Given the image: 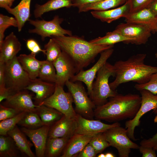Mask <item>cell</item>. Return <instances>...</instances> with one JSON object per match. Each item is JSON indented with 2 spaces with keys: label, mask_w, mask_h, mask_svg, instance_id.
Masks as SVG:
<instances>
[{
  "label": "cell",
  "mask_w": 157,
  "mask_h": 157,
  "mask_svg": "<svg viewBox=\"0 0 157 157\" xmlns=\"http://www.w3.org/2000/svg\"><path fill=\"white\" fill-rule=\"evenodd\" d=\"M25 134L17 125L7 133V135L13 138L21 153L29 157H35L36 155L31 149L33 144L27 139Z\"/></svg>",
  "instance_id": "25"
},
{
  "label": "cell",
  "mask_w": 157,
  "mask_h": 157,
  "mask_svg": "<svg viewBox=\"0 0 157 157\" xmlns=\"http://www.w3.org/2000/svg\"><path fill=\"white\" fill-rule=\"evenodd\" d=\"M101 0H71L72 6L78 7L83 4L93 3Z\"/></svg>",
  "instance_id": "46"
},
{
  "label": "cell",
  "mask_w": 157,
  "mask_h": 157,
  "mask_svg": "<svg viewBox=\"0 0 157 157\" xmlns=\"http://www.w3.org/2000/svg\"><path fill=\"white\" fill-rule=\"evenodd\" d=\"M38 77L43 81L55 83L56 74L53 63L47 60H43L39 70Z\"/></svg>",
  "instance_id": "32"
},
{
  "label": "cell",
  "mask_w": 157,
  "mask_h": 157,
  "mask_svg": "<svg viewBox=\"0 0 157 157\" xmlns=\"http://www.w3.org/2000/svg\"><path fill=\"white\" fill-rule=\"evenodd\" d=\"M135 89L138 91L147 90L154 94H157V72L153 74L146 83L135 85Z\"/></svg>",
  "instance_id": "37"
},
{
  "label": "cell",
  "mask_w": 157,
  "mask_h": 157,
  "mask_svg": "<svg viewBox=\"0 0 157 157\" xmlns=\"http://www.w3.org/2000/svg\"><path fill=\"white\" fill-rule=\"evenodd\" d=\"M115 30L131 39L129 43L137 45L145 44L153 31L151 27L133 23L126 22L118 25Z\"/></svg>",
  "instance_id": "11"
},
{
  "label": "cell",
  "mask_w": 157,
  "mask_h": 157,
  "mask_svg": "<svg viewBox=\"0 0 157 157\" xmlns=\"http://www.w3.org/2000/svg\"><path fill=\"white\" fill-rule=\"evenodd\" d=\"M65 85L73 98L76 113L85 118L92 119L94 117V110L96 106L88 97L81 82H73L69 80Z\"/></svg>",
  "instance_id": "6"
},
{
  "label": "cell",
  "mask_w": 157,
  "mask_h": 157,
  "mask_svg": "<svg viewBox=\"0 0 157 157\" xmlns=\"http://www.w3.org/2000/svg\"><path fill=\"white\" fill-rule=\"evenodd\" d=\"M54 91L40 105H45L55 109L66 116L76 118L77 113L73 107V98L69 92H65L63 86L56 85Z\"/></svg>",
  "instance_id": "8"
},
{
  "label": "cell",
  "mask_w": 157,
  "mask_h": 157,
  "mask_svg": "<svg viewBox=\"0 0 157 157\" xmlns=\"http://www.w3.org/2000/svg\"><path fill=\"white\" fill-rule=\"evenodd\" d=\"M8 27H9L8 26H0V44L4 39L5 31Z\"/></svg>",
  "instance_id": "48"
},
{
  "label": "cell",
  "mask_w": 157,
  "mask_h": 157,
  "mask_svg": "<svg viewBox=\"0 0 157 157\" xmlns=\"http://www.w3.org/2000/svg\"><path fill=\"white\" fill-rule=\"evenodd\" d=\"M47 60L53 62L60 56L62 52L59 44L52 38L44 46Z\"/></svg>",
  "instance_id": "34"
},
{
  "label": "cell",
  "mask_w": 157,
  "mask_h": 157,
  "mask_svg": "<svg viewBox=\"0 0 157 157\" xmlns=\"http://www.w3.org/2000/svg\"><path fill=\"white\" fill-rule=\"evenodd\" d=\"M56 74V79L55 84L62 86L66 82L77 73L74 63L65 52H62L53 62Z\"/></svg>",
  "instance_id": "14"
},
{
  "label": "cell",
  "mask_w": 157,
  "mask_h": 157,
  "mask_svg": "<svg viewBox=\"0 0 157 157\" xmlns=\"http://www.w3.org/2000/svg\"><path fill=\"white\" fill-rule=\"evenodd\" d=\"M77 126L76 118L69 117L63 115L50 127L48 137H68L75 133Z\"/></svg>",
  "instance_id": "17"
},
{
  "label": "cell",
  "mask_w": 157,
  "mask_h": 157,
  "mask_svg": "<svg viewBox=\"0 0 157 157\" xmlns=\"http://www.w3.org/2000/svg\"><path fill=\"white\" fill-rule=\"evenodd\" d=\"M127 0H101L84 4L78 7L79 12L89 10L104 11L116 8L125 3Z\"/></svg>",
  "instance_id": "26"
},
{
  "label": "cell",
  "mask_w": 157,
  "mask_h": 157,
  "mask_svg": "<svg viewBox=\"0 0 157 157\" xmlns=\"http://www.w3.org/2000/svg\"><path fill=\"white\" fill-rule=\"evenodd\" d=\"M26 45L27 48L31 52L36 54L40 52H42L44 54H46L45 50L44 49H42L38 43L34 39H31L27 40Z\"/></svg>",
  "instance_id": "42"
},
{
  "label": "cell",
  "mask_w": 157,
  "mask_h": 157,
  "mask_svg": "<svg viewBox=\"0 0 157 157\" xmlns=\"http://www.w3.org/2000/svg\"><path fill=\"white\" fill-rule=\"evenodd\" d=\"M69 138L68 137H48L46 146L45 157L60 156Z\"/></svg>",
  "instance_id": "28"
},
{
  "label": "cell",
  "mask_w": 157,
  "mask_h": 157,
  "mask_svg": "<svg viewBox=\"0 0 157 157\" xmlns=\"http://www.w3.org/2000/svg\"><path fill=\"white\" fill-rule=\"evenodd\" d=\"M50 126L43 125L39 128L32 129L22 127L21 130L30 139L34 145L36 156L45 157L47 140Z\"/></svg>",
  "instance_id": "16"
},
{
  "label": "cell",
  "mask_w": 157,
  "mask_h": 157,
  "mask_svg": "<svg viewBox=\"0 0 157 157\" xmlns=\"http://www.w3.org/2000/svg\"><path fill=\"white\" fill-rule=\"evenodd\" d=\"M26 113L25 112H22L14 117L1 121L0 135H8L7 133L18 124Z\"/></svg>",
  "instance_id": "35"
},
{
  "label": "cell",
  "mask_w": 157,
  "mask_h": 157,
  "mask_svg": "<svg viewBox=\"0 0 157 157\" xmlns=\"http://www.w3.org/2000/svg\"><path fill=\"white\" fill-rule=\"evenodd\" d=\"M140 92L141 100L139 109L134 118L125 123L127 135L130 139L134 141L137 140L134 136V131L135 127L140 124L141 118L149 111L157 108V94H154L145 90H141Z\"/></svg>",
  "instance_id": "10"
},
{
  "label": "cell",
  "mask_w": 157,
  "mask_h": 157,
  "mask_svg": "<svg viewBox=\"0 0 157 157\" xmlns=\"http://www.w3.org/2000/svg\"><path fill=\"white\" fill-rule=\"evenodd\" d=\"M36 113L44 125L50 126L63 115L56 110L43 105L37 107Z\"/></svg>",
  "instance_id": "29"
},
{
  "label": "cell",
  "mask_w": 157,
  "mask_h": 157,
  "mask_svg": "<svg viewBox=\"0 0 157 157\" xmlns=\"http://www.w3.org/2000/svg\"><path fill=\"white\" fill-rule=\"evenodd\" d=\"M89 143L93 147L97 154L101 153L106 148L110 146L103 133L94 135Z\"/></svg>",
  "instance_id": "36"
},
{
  "label": "cell",
  "mask_w": 157,
  "mask_h": 157,
  "mask_svg": "<svg viewBox=\"0 0 157 157\" xmlns=\"http://www.w3.org/2000/svg\"><path fill=\"white\" fill-rule=\"evenodd\" d=\"M140 144L143 146L152 148L157 151V133L151 138L142 140Z\"/></svg>",
  "instance_id": "43"
},
{
  "label": "cell",
  "mask_w": 157,
  "mask_h": 157,
  "mask_svg": "<svg viewBox=\"0 0 157 157\" xmlns=\"http://www.w3.org/2000/svg\"><path fill=\"white\" fill-rule=\"evenodd\" d=\"M13 26L17 27L18 26L17 22L15 17H10L0 14V26Z\"/></svg>",
  "instance_id": "40"
},
{
  "label": "cell",
  "mask_w": 157,
  "mask_h": 157,
  "mask_svg": "<svg viewBox=\"0 0 157 157\" xmlns=\"http://www.w3.org/2000/svg\"><path fill=\"white\" fill-rule=\"evenodd\" d=\"M17 124L32 129H37L44 125L38 114L34 112H26Z\"/></svg>",
  "instance_id": "33"
},
{
  "label": "cell",
  "mask_w": 157,
  "mask_h": 157,
  "mask_svg": "<svg viewBox=\"0 0 157 157\" xmlns=\"http://www.w3.org/2000/svg\"><path fill=\"white\" fill-rule=\"evenodd\" d=\"M32 0H21L19 3L13 8L8 7L5 9L13 15L16 19L19 32L22 30L30 16V5Z\"/></svg>",
  "instance_id": "24"
},
{
  "label": "cell",
  "mask_w": 157,
  "mask_h": 157,
  "mask_svg": "<svg viewBox=\"0 0 157 157\" xmlns=\"http://www.w3.org/2000/svg\"><path fill=\"white\" fill-rule=\"evenodd\" d=\"M15 0H0V7L6 9L8 7L11 8Z\"/></svg>",
  "instance_id": "47"
},
{
  "label": "cell",
  "mask_w": 157,
  "mask_h": 157,
  "mask_svg": "<svg viewBox=\"0 0 157 157\" xmlns=\"http://www.w3.org/2000/svg\"><path fill=\"white\" fill-rule=\"evenodd\" d=\"M109 99L104 104L96 107L94 115L96 119L110 122L132 119L139 109L141 100L139 95L131 93L118 94Z\"/></svg>",
  "instance_id": "3"
},
{
  "label": "cell",
  "mask_w": 157,
  "mask_h": 157,
  "mask_svg": "<svg viewBox=\"0 0 157 157\" xmlns=\"http://www.w3.org/2000/svg\"><path fill=\"white\" fill-rule=\"evenodd\" d=\"M55 87V83L46 82L37 78L32 80L24 89L31 91L35 94V96L33 97L34 103L36 105H39L53 93Z\"/></svg>",
  "instance_id": "18"
},
{
  "label": "cell",
  "mask_w": 157,
  "mask_h": 157,
  "mask_svg": "<svg viewBox=\"0 0 157 157\" xmlns=\"http://www.w3.org/2000/svg\"><path fill=\"white\" fill-rule=\"evenodd\" d=\"M4 75L5 86L11 95L24 89L32 80L17 56L4 63Z\"/></svg>",
  "instance_id": "5"
},
{
  "label": "cell",
  "mask_w": 157,
  "mask_h": 157,
  "mask_svg": "<svg viewBox=\"0 0 157 157\" xmlns=\"http://www.w3.org/2000/svg\"><path fill=\"white\" fill-rule=\"evenodd\" d=\"M35 55L36 53L31 52L28 54H21L17 57L22 68L32 80L38 77L39 70L43 61L37 59Z\"/></svg>",
  "instance_id": "23"
},
{
  "label": "cell",
  "mask_w": 157,
  "mask_h": 157,
  "mask_svg": "<svg viewBox=\"0 0 157 157\" xmlns=\"http://www.w3.org/2000/svg\"><path fill=\"white\" fill-rule=\"evenodd\" d=\"M98 157H105V154L101 153L97 156Z\"/></svg>",
  "instance_id": "52"
},
{
  "label": "cell",
  "mask_w": 157,
  "mask_h": 157,
  "mask_svg": "<svg viewBox=\"0 0 157 157\" xmlns=\"http://www.w3.org/2000/svg\"><path fill=\"white\" fill-rule=\"evenodd\" d=\"M5 86L4 75V63H0V92L7 90Z\"/></svg>",
  "instance_id": "45"
},
{
  "label": "cell",
  "mask_w": 157,
  "mask_h": 157,
  "mask_svg": "<svg viewBox=\"0 0 157 157\" xmlns=\"http://www.w3.org/2000/svg\"><path fill=\"white\" fill-rule=\"evenodd\" d=\"M95 134L75 133L69 139L60 157H76Z\"/></svg>",
  "instance_id": "20"
},
{
  "label": "cell",
  "mask_w": 157,
  "mask_h": 157,
  "mask_svg": "<svg viewBox=\"0 0 157 157\" xmlns=\"http://www.w3.org/2000/svg\"><path fill=\"white\" fill-rule=\"evenodd\" d=\"M105 157H114L115 156L112 153L110 152H108L105 154Z\"/></svg>",
  "instance_id": "50"
},
{
  "label": "cell",
  "mask_w": 157,
  "mask_h": 157,
  "mask_svg": "<svg viewBox=\"0 0 157 157\" xmlns=\"http://www.w3.org/2000/svg\"><path fill=\"white\" fill-rule=\"evenodd\" d=\"M139 149L142 157H156V150L153 148L140 145Z\"/></svg>",
  "instance_id": "44"
},
{
  "label": "cell",
  "mask_w": 157,
  "mask_h": 157,
  "mask_svg": "<svg viewBox=\"0 0 157 157\" xmlns=\"http://www.w3.org/2000/svg\"><path fill=\"white\" fill-rule=\"evenodd\" d=\"M77 126L75 133L90 135L103 133L113 127L120 126L118 122L112 124H105L100 119H88L77 114Z\"/></svg>",
  "instance_id": "15"
},
{
  "label": "cell",
  "mask_w": 157,
  "mask_h": 157,
  "mask_svg": "<svg viewBox=\"0 0 157 157\" xmlns=\"http://www.w3.org/2000/svg\"><path fill=\"white\" fill-rule=\"evenodd\" d=\"M154 31L156 32L157 33V24L156 25V28H155Z\"/></svg>",
  "instance_id": "53"
},
{
  "label": "cell",
  "mask_w": 157,
  "mask_h": 157,
  "mask_svg": "<svg viewBox=\"0 0 157 157\" xmlns=\"http://www.w3.org/2000/svg\"><path fill=\"white\" fill-rule=\"evenodd\" d=\"M21 152L13 138L8 135H0V157H17Z\"/></svg>",
  "instance_id": "31"
},
{
  "label": "cell",
  "mask_w": 157,
  "mask_h": 157,
  "mask_svg": "<svg viewBox=\"0 0 157 157\" xmlns=\"http://www.w3.org/2000/svg\"><path fill=\"white\" fill-rule=\"evenodd\" d=\"M103 133L110 146L117 149L119 157H128L131 149H139L140 146L131 140L126 129L120 125L109 129Z\"/></svg>",
  "instance_id": "7"
},
{
  "label": "cell",
  "mask_w": 157,
  "mask_h": 157,
  "mask_svg": "<svg viewBox=\"0 0 157 157\" xmlns=\"http://www.w3.org/2000/svg\"><path fill=\"white\" fill-rule=\"evenodd\" d=\"M71 6H72L71 0H50L42 5L36 3L33 14L35 18H39L47 12L63 7L68 8Z\"/></svg>",
  "instance_id": "27"
},
{
  "label": "cell",
  "mask_w": 157,
  "mask_h": 157,
  "mask_svg": "<svg viewBox=\"0 0 157 157\" xmlns=\"http://www.w3.org/2000/svg\"><path fill=\"white\" fill-rule=\"evenodd\" d=\"M148 7L157 16V0H154Z\"/></svg>",
  "instance_id": "49"
},
{
  "label": "cell",
  "mask_w": 157,
  "mask_h": 157,
  "mask_svg": "<svg viewBox=\"0 0 157 157\" xmlns=\"http://www.w3.org/2000/svg\"><path fill=\"white\" fill-rule=\"evenodd\" d=\"M21 47L20 42L12 32L0 44V63H5L16 56Z\"/></svg>",
  "instance_id": "19"
},
{
  "label": "cell",
  "mask_w": 157,
  "mask_h": 157,
  "mask_svg": "<svg viewBox=\"0 0 157 157\" xmlns=\"http://www.w3.org/2000/svg\"><path fill=\"white\" fill-rule=\"evenodd\" d=\"M154 0H127L131 8V13L148 7Z\"/></svg>",
  "instance_id": "38"
},
{
  "label": "cell",
  "mask_w": 157,
  "mask_h": 157,
  "mask_svg": "<svg viewBox=\"0 0 157 157\" xmlns=\"http://www.w3.org/2000/svg\"><path fill=\"white\" fill-rule=\"evenodd\" d=\"M21 112L16 109L0 104V121H1L17 115Z\"/></svg>",
  "instance_id": "39"
},
{
  "label": "cell",
  "mask_w": 157,
  "mask_h": 157,
  "mask_svg": "<svg viewBox=\"0 0 157 157\" xmlns=\"http://www.w3.org/2000/svg\"><path fill=\"white\" fill-rule=\"evenodd\" d=\"M111 76H115L114 66L107 62L98 72L90 96L96 107L104 104L107 102L108 98L118 94L110 86L109 79Z\"/></svg>",
  "instance_id": "4"
},
{
  "label": "cell",
  "mask_w": 157,
  "mask_h": 157,
  "mask_svg": "<svg viewBox=\"0 0 157 157\" xmlns=\"http://www.w3.org/2000/svg\"><path fill=\"white\" fill-rule=\"evenodd\" d=\"M51 38L73 61L76 74L92 62L99 54L113 47V45L94 44L81 38L72 35L52 36Z\"/></svg>",
  "instance_id": "1"
},
{
  "label": "cell",
  "mask_w": 157,
  "mask_h": 157,
  "mask_svg": "<svg viewBox=\"0 0 157 157\" xmlns=\"http://www.w3.org/2000/svg\"><path fill=\"white\" fill-rule=\"evenodd\" d=\"M155 58L157 59V52L155 54Z\"/></svg>",
  "instance_id": "54"
},
{
  "label": "cell",
  "mask_w": 157,
  "mask_h": 157,
  "mask_svg": "<svg viewBox=\"0 0 157 157\" xmlns=\"http://www.w3.org/2000/svg\"><path fill=\"white\" fill-rule=\"evenodd\" d=\"M63 21V19L58 15H56L49 21L29 19L28 21L29 24L34 26V28L29 29L28 31L30 33H35L40 36L43 41L48 37L72 35L71 31L64 29L60 26Z\"/></svg>",
  "instance_id": "9"
},
{
  "label": "cell",
  "mask_w": 157,
  "mask_h": 157,
  "mask_svg": "<svg viewBox=\"0 0 157 157\" xmlns=\"http://www.w3.org/2000/svg\"><path fill=\"white\" fill-rule=\"evenodd\" d=\"M147 55L138 53L125 60H119L113 65L115 78L109 83L110 88L116 90L122 84L130 81L144 83L149 80L151 76L157 72V67L146 64Z\"/></svg>",
  "instance_id": "2"
},
{
  "label": "cell",
  "mask_w": 157,
  "mask_h": 157,
  "mask_svg": "<svg viewBox=\"0 0 157 157\" xmlns=\"http://www.w3.org/2000/svg\"><path fill=\"white\" fill-rule=\"evenodd\" d=\"M131 41V39L124 37L115 30L107 32L104 36L99 37L89 42L95 45H112L120 42L129 43Z\"/></svg>",
  "instance_id": "30"
},
{
  "label": "cell",
  "mask_w": 157,
  "mask_h": 157,
  "mask_svg": "<svg viewBox=\"0 0 157 157\" xmlns=\"http://www.w3.org/2000/svg\"><path fill=\"white\" fill-rule=\"evenodd\" d=\"M113 48L102 52L100 53L98 61L91 67L86 70H83L80 71L69 80L73 82L80 81L84 83L87 87L89 97L91 93L93 83L97 73L113 53L114 49Z\"/></svg>",
  "instance_id": "12"
},
{
  "label": "cell",
  "mask_w": 157,
  "mask_h": 157,
  "mask_svg": "<svg viewBox=\"0 0 157 157\" xmlns=\"http://www.w3.org/2000/svg\"><path fill=\"white\" fill-rule=\"evenodd\" d=\"M125 18L126 22L149 26L152 28L153 31L157 24V16L149 7L130 13Z\"/></svg>",
  "instance_id": "22"
},
{
  "label": "cell",
  "mask_w": 157,
  "mask_h": 157,
  "mask_svg": "<svg viewBox=\"0 0 157 157\" xmlns=\"http://www.w3.org/2000/svg\"><path fill=\"white\" fill-rule=\"evenodd\" d=\"M97 154L92 146L89 143L76 156L78 157H95Z\"/></svg>",
  "instance_id": "41"
},
{
  "label": "cell",
  "mask_w": 157,
  "mask_h": 157,
  "mask_svg": "<svg viewBox=\"0 0 157 157\" xmlns=\"http://www.w3.org/2000/svg\"><path fill=\"white\" fill-rule=\"evenodd\" d=\"M29 90L24 89L10 95L1 104L3 106L13 108L21 112H36L39 105L33 102V95Z\"/></svg>",
  "instance_id": "13"
},
{
  "label": "cell",
  "mask_w": 157,
  "mask_h": 157,
  "mask_svg": "<svg viewBox=\"0 0 157 157\" xmlns=\"http://www.w3.org/2000/svg\"><path fill=\"white\" fill-rule=\"evenodd\" d=\"M153 112L157 114L156 115L155 118L154 122L155 123H157V108L154 110H153Z\"/></svg>",
  "instance_id": "51"
},
{
  "label": "cell",
  "mask_w": 157,
  "mask_h": 157,
  "mask_svg": "<svg viewBox=\"0 0 157 157\" xmlns=\"http://www.w3.org/2000/svg\"><path fill=\"white\" fill-rule=\"evenodd\" d=\"M130 7L127 1L125 3L117 8L104 11L92 10L91 13L95 18L109 23L121 17L125 18L130 13Z\"/></svg>",
  "instance_id": "21"
}]
</instances>
